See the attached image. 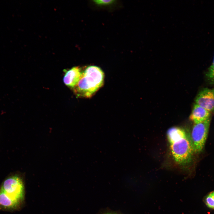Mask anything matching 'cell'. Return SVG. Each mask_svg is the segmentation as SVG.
<instances>
[{
    "mask_svg": "<svg viewBox=\"0 0 214 214\" xmlns=\"http://www.w3.org/2000/svg\"><path fill=\"white\" fill-rule=\"evenodd\" d=\"M24 194L21 177L17 174H10L0 186V209L12 211L18 209L23 202Z\"/></svg>",
    "mask_w": 214,
    "mask_h": 214,
    "instance_id": "cell-1",
    "label": "cell"
},
{
    "mask_svg": "<svg viewBox=\"0 0 214 214\" xmlns=\"http://www.w3.org/2000/svg\"><path fill=\"white\" fill-rule=\"evenodd\" d=\"M167 136L175 161L181 165L190 163L194 153L190 135L183 128L173 127L168 129Z\"/></svg>",
    "mask_w": 214,
    "mask_h": 214,
    "instance_id": "cell-2",
    "label": "cell"
},
{
    "mask_svg": "<svg viewBox=\"0 0 214 214\" xmlns=\"http://www.w3.org/2000/svg\"><path fill=\"white\" fill-rule=\"evenodd\" d=\"M104 78V73L100 67L89 66L82 72L79 81L73 88L74 92L78 96L90 97L102 86Z\"/></svg>",
    "mask_w": 214,
    "mask_h": 214,
    "instance_id": "cell-3",
    "label": "cell"
},
{
    "mask_svg": "<svg viewBox=\"0 0 214 214\" xmlns=\"http://www.w3.org/2000/svg\"><path fill=\"white\" fill-rule=\"evenodd\" d=\"M211 117L199 123L194 124L191 132V139L194 153L201 152L204 148L207 139Z\"/></svg>",
    "mask_w": 214,
    "mask_h": 214,
    "instance_id": "cell-4",
    "label": "cell"
},
{
    "mask_svg": "<svg viewBox=\"0 0 214 214\" xmlns=\"http://www.w3.org/2000/svg\"><path fill=\"white\" fill-rule=\"evenodd\" d=\"M196 104L210 112L214 111V88H204L198 94Z\"/></svg>",
    "mask_w": 214,
    "mask_h": 214,
    "instance_id": "cell-5",
    "label": "cell"
},
{
    "mask_svg": "<svg viewBox=\"0 0 214 214\" xmlns=\"http://www.w3.org/2000/svg\"><path fill=\"white\" fill-rule=\"evenodd\" d=\"M64 71L65 74L63 78L64 83L69 87L73 88L79 81L82 72L78 67H74Z\"/></svg>",
    "mask_w": 214,
    "mask_h": 214,
    "instance_id": "cell-6",
    "label": "cell"
},
{
    "mask_svg": "<svg viewBox=\"0 0 214 214\" xmlns=\"http://www.w3.org/2000/svg\"><path fill=\"white\" fill-rule=\"evenodd\" d=\"M210 115V112L195 103L193 106L190 119L194 124H196L209 119Z\"/></svg>",
    "mask_w": 214,
    "mask_h": 214,
    "instance_id": "cell-7",
    "label": "cell"
},
{
    "mask_svg": "<svg viewBox=\"0 0 214 214\" xmlns=\"http://www.w3.org/2000/svg\"><path fill=\"white\" fill-rule=\"evenodd\" d=\"M204 202L208 207L214 210V191L210 192L205 196Z\"/></svg>",
    "mask_w": 214,
    "mask_h": 214,
    "instance_id": "cell-8",
    "label": "cell"
},
{
    "mask_svg": "<svg viewBox=\"0 0 214 214\" xmlns=\"http://www.w3.org/2000/svg\"><path fill=\"white\" fill-rule=\"evenodd\" d=\"M205 76L209 83L214 84V56L212 64L207 69Z\"/></svg>",
    "mask_w": 214,
    "mask_h": 214,
    "instance_id": "cell-9",
    "label": "cell"
},
{
    "mask_svg": "<svg viewBox=\"0 0 214 214\" xmlns=\"http://www.w3.org/2000/svg\"><path fill=\"white\" fill-rule=\"evenodd\" d=\"M97 4L100 6H105L114 3V0H97L94 1Z\"/></svg>",
    "mask_w": 214,
    "mask_h": 214,
    "instance_id": "cell-10",
    "label": "cell"
},
{
    "mask_svg": "<svg viewBox=\"0 0 214 214\" xmlns=\"http://www.w3.org/2000/svg\"><path fill=\"white\" fill-rule=\"evenodd\" d=\"M100 214H123L118 212L114 211L109 210H106L101 212Z\"/></svg>",
    "mask_w": 214,
    "mask_h": 214,
    "instance_id": "cell-11",
    "label": "cell"
}]
</instances>
